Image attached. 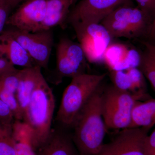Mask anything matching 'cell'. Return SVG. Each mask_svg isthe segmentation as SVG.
<instances>
[{
  "mask_svg": "<svg viewBox=\"0 0 155 155\" xmlns=\"http://www.w3.org/2000/svg\"><path fill=\"white\" fill-rule=\"evenodd\" d=\"M20 70L10 72L0 77V87L16 94L19 85Z\"/></svg>",
  "mask_w": 155,
  "mask_h": 155,
  "instance_id": "603a6c76",
  "label": "cell"
},
{
  "mask_svg": "<svg viewBox=\"0 0 155 155\" xmlns=\"http://www.w3.org/2000/svg\"><path fill=\"white\" fill-rule=\"evenodd\" d=\"M151 98L122 90L114 85L101 93V110L107 129L122 130L129 128L133 108L139 101Z\"/></svg>",
  "mask_w": 155,
  "mask_h": 155,
  "instance_id": "277c9868",
  "label": "cell"
},
{
  "mask_svg": "<svg viewBox=\"0 0 155 155\" xmlns=\"http://www.w3.org/2000/svg\"><path fill=\"white\" fill-rule=\"evenodd\" d=\"M17 69L11 62L0 54V77Z\"/></svg>",
  "mask_w": 155,
  "mask_h": 155,
  "instance_id": "4316f807",
  "label": "cell"
},
{
  "mask_svg": "<svg viewBox=\"0 0 155 155\" xmlns=\"http://www.w3.org/2000/svg\"><path fill=\"white\" fill-rule=\"evenodd\" d=\"M14 123L0 122V155H17Z\"/></svg>",
  "mask_w": 155,
  "mask_h": 155,
  "instance_id": "ffe728a7",
  "label": "cell"
},
{
  "mask_svg": "<svg viewBox=\"0 0 155 155\" xmlns=\"http://www.w3.org/2000/svg\"><path fill=\"white\" fill-rule=\"evenodd\" d=\"M100 87L75 120L72 139L79 155H97L104 145L107 127L101 110Z\"/></svg>",
  "mask_w": 155,
  "mask_h": 155,
  "instance_id": "6da1fadb",
  "label": "cell"
},
{
  "mask_svg": "<svg viewBox=\"0 0 155 155\" xmlns=\"http://www.w3.org/2000/svg\"><path fill=\"white\" fill-rule=\"evenodd\" d=\"M24 0H13L12 1V8L17 6L19 3L22 2Z\"/></svg>",
  "mask_w": 155,
  "mask_h": 155,
  "instance_id": "f546056e",
  "label": "cell"
},
{
  "mask_svg": "<svg viewBox=\"0 0 155 155\" xmlns=\"http://www.w3.org/2000/svg\"><path fill=\"white\" fill-rule=\"evenodd\" d=\"M106 76V74L85 73L72 78L64 91L57 113V121L62 126L73 127L78 116Z\"/></svg>",
  "mask_w": 155,
  "mask_h": 155,
  "instance_id": "3957f363",
  "label": "cell"
},
{
  "mask_svg": "<svg viewBox=\"0 0 155 155\" xmlns=\"http://www.w3.org/2000/svg\"><path fill=\"white\" fill-rule=\"evenodd\" d=\"M110 76L113 85L120 89L139 95L147 93L146 78L138 68L111 71Z\"/></svg>",
  "mask_w": 155,
  "mask_h": 155,
  "instance_id": "5bb4252c",
  "label": "cell"
},
{
  "mask_svg": "<svg viewBox=\"0 0 155 155\" xmlns=\"http://www.w3.org/2000/svg\"><path fill=\"white\" fill-rule=\"evenodd\" d=\"M12 9L10 5L5 0H0V34L3 31L6 25L9 14Z\"/></svg>",
  "mask_w": 155,
  "mask_h": 155,
  "instance_id": "d4e9b609",
  "label": "cell"
},
{
  "mask_svg": "<svg viewBox=\"0 0 155 155\" xmlns=\"http://www.w3.org/2000/svg\"><path fill=\"white\" fill-rule=\"evenodd\" d=\"M0 99L11 109L15 120L23 121V111L18 102L16 94L0 87Z\"/></svg>",
  "mask_w": 155,
  "mask_h": 155,
  "instance_id": "7402d4cb",
  "label": "cell"
},
{
  "mask_svg": "<svg viewBox=\"0 0 155 155\" xmlns=\"http://www.w3.org/2000/svg\"><path fill=\"white\" fill-rule=\"evenodd\" d=\"M145 47L142 54L141 60L138 68L149 81L155 92V45L143 42Z\"/></svg>",
  "mask_w": 155,
  "mask_h": 155,
  "instance_id": "d6986e66",
  "label": "cell"
},
{
  "mask_svg": "<svg viewBox=\"0 0 155 155\" xmlns=\"http://www.w3.org/2000/svg\"><path fill=\"white\" fill-rule=\"evenodd\" d=\"M150 130L143 127L120 130L97 155H147L146 143Z\"/></svg>",
  "mask_w": 155,
  "mask_h": 155,
  "instance_id": "ba28073f",
  "label": "cell"
},
{
  "mask_svg": "<svg viewBox=\"0 0 155 155\" xmlns=\"http://www.w3.org/2000/svg\"><path fill=\"white\" fill-rule=\"evenodd\" d=\"M86 56L79 43L62 38L57 47V68L61 78L75 77L86 73Z\"/></svg>",
  "mask_w": 155,
  "mask_h": 155,
  "instance_id": "9c48e42d",
  "label": "cell"
},
{
  "mask_svg": "<svg viewBox=\"0 0 155 155\" xmlns=\"http://www.w3.org/2000/svg\"><path fill=\"white\" fill-rule=\"evenodd\" d=\"M142 54L134 48L119 43H111L106 50L103 62L111 71L138 68Z\"/></svg>",
  "mask_w": 155,
  "mask_h": 155,
  "instance_id": "7c38bea8",
  "label": "cell"
},
{
  "mask_svg": "<svg viewBox=\"0 0 155 155\" xmlns=\"http://www.w3.org/2000/svg\"><path fill=\"white\" fill-rule=\"evenodd\" d=\"M147 34L150 38L155 41V14L150 25Z\"/></svg>",
  "mask_w": 155,
  "mask_h": 155,
  "instance_id": "f1b7e54d",
  "label": "cell"
},
{
  "mask_svg": "<svg viewBox=\"0 0 155 155\" xmlns=\"http://www.w3.org/2000/svg\"><path fill=\"white\" fill-rule=\"evenodd\" d=\"M151 133L149 134L146 146L147 155H155V125Z\"/></svg>",
  "mask_w": 155,
  "mask_h": 155,
  "instance_id": "83f0119b",
  "label": "cell"
},
{
  "mask_svg": "<svg viewBox=\"0 0 155 155\" xmlns=\"http://www.w3.org/2000/svg\"><path fill=\"white\" fill-rule=\"evenodd\" d=\"M153 18L134 5H125L114 10L101 22L112 38H138L148 33Z\"/></svg>",
  "mask_w": 155,
  "mask_h": 155,
  "instance_id": "5b68a950",
  "label": "cell"
},
{
  "mask_svg": "<svg viewBox=\"0 0 155 155\" xmlns=\"http://www.w3.org/2000/svg\"><path fill=\"white\" fill-rule=\"evenodd\" d=\"M47 0H24L9 16L6 25L27 32H36L43 21Z\"/></svg>",
  "mask_w": 155,
  "mask_h": 155,
  "instance_id": "8fae6325",
  "label": "cell"
},
{
  "mask_svg": "<svg viewBox=\"0 0 155 155\" xmlns=\"http://www.w3.org/2000/svg\"><path fill=\"white\" fill-rule=\"evenodd\" d=\"M15 119L10 107L0 99V122L14 123Z\"/></svg>",
  "mask_w": 155,
  "mask_h": 155,
  "instance_id": "cb8c5ba5",
  "label": "cell"
},
{
  "mask_svg": "<svg viewBox=\"0 0 155 155\" xmlns=\"http://www.w3.org/2000/svg\"><path fill=\"white\" fill-rule=\"evenodd\" d=\"M137 7L153 18L155 14V0H134Z\"/></svg>",
  "mask_w": 155,
  "mask_h": 155,
  "instance_id": "484cf974",
  "label": "cell"
},
{
  "mask_svg": "<svg viewBox=\"0 0 155 155\" xmlns=\"http://www.w3.org/2000/svg\"><path fill=\"white\" fill-rule=\"evenodd\" d=\"M87 61L97 64L103 62L107 48L112 43V37L100 23L78 22L71 24Z\"/></svg>",
  "mask_w": 155,
  "mask_h": 155,
  "instance_id": "8992f818",
  "label": "cell"
},
{
  "mask_svg": "<svg viewBox=\"0 0 155 155\" xmlns=\"http://www.w3.org/2000/svg\"><path fill=\"white\" fill-rule=\"evenodd\" d=\"M5 1L6 2H7L8 3L9 5H10V6L11 7V8H12V1H13V0H5Z\"/></svg>",
  "mask_w": 155,
  "mask_h": 155,
  "instance_id": "4dcf8cb0",
  "label": "cell"
},
{
  "mask_svg": "<svg viewBox=\"0 0 155 155\" xmlns=\"http://www.w3.org/2000/svg\"><path fill=\"white\" fill-rule=\"evenodd\" d=\"M134 5L132 0H81L70 11L67 23H100L117 8Z\"/></svg>",
  "mask_w": 155,
  "mask_h": 155,
  "instance_id": "30bf717a",
  "label": "cell"
},
{
  "mask_svg": "<svg viewBox=\"0 0 155 155\" xmlns=\"http://www.w3.org/2000/svg\"><path fill=\"white\" fill-rule=\"evenodd\" d=\"M73 5L72 0H47L45 18L39 31L51 30L57 26L64 28Z\"/></svg>",
  "mask_w": 155,
  "mask_h": 155,
  "instance_id": "e0dca14e",
  "label": "cell"
},
{
  "mask_svg": "<svg viewBox=\"0 0 155 155\" xmlns=\"http://www.w3.org/2000/svg\"><path fill=\"white\" fill-rule=\"evenodd\" d=\"M155 125V98L139 101L132 111L131 127H143L150 130Z\"/></svg>",
  "mask_w": 155,
  "mask_h": 155,
  "instance_id": "ac0fdd59",
  "label": "cell"
},
{
  "mask_svg": "<svg viewBox=\"0 0 155 155\" xmlns=\"http://www.w3.org/2000/svg\"><path fill=\"white\" fill-rule=\"evenodd\" d=\"M22 46L37 66L46 68L54 45L51 29L27 32L15 28L5 30Z\"/></svg>",
  "mask_w": 155,
  "mask_h": 155,
  "instance_id": "52a82bcc",
  "label": "cell"
},
{
  "mask_svg": "<svg viewBox=\"0 0 155 155\" xmlns=\"http://www.w3.org/2000/svg\"><path fill=\"white\" fill-rule=\"evenodd\" d=\"M36 155H79L72 136L53 128L46 141L36 150Z\"/></svg>",
  "mask_w": 155,
  "mask_h": 155,
  "instance_id": "4fadbf2b",
  "label": "cell"
},
{
  "mask_svg": "<svg viewBox=\"0 0 155 155\" xmlns=\"http://www.w3.org/2000/svg\"><path fill=\"white\" fill-rule=\"evenodd\" d=\"M55 108L52 90L44 78L34 91L23 116V122L29 129L31 143L35 150L51 134Z\"/></svg>",
  "mask_w": 155,
  "mask_h": 155,
  "instance_id": "7a4b0ae2",
  "label": "cell"
},
{
  "mask_svg": "<svg viewBox=\"0 0 155 155\" xmlns=\"http://www.w3.org/2000/svg\"><path fill=\"white\" fill-rule=\"evenodd\" d=\"M41 69L39 66H35L20 70L16 96L23 111V116L34 91L45 78Z\"/></svg>",
  "mask_w": 155,
  "mask_h": 155,
  "instance_id": "9a60e30c",
  "label": "cell"
},
{
  "mask_svg": "<svg viewBox=\"0 0 155 155\" xmlns=\"http://www.w3.org/2000/svg\"><path fill=\"white\" fill-rule=\"evenodd\" d=\"M0 54L14 66L24 68L37 66L26 50L5 31L0 34Z\"/></svg>",
  "mask_w": 155,
  "mask_h": 155,
  "instance_id": "2e32d148",
  "label": "cell"
},
{
  "mask_svg": "<svg viewBox=\"0 0 155 155\" xmlns=\"http://www.w3.org/2000/svg\"><path fill=\"white\" fill-rule=\"evenodd\" d=\"M17 155H36V151L31 143L30 134L26 127H20L14 131Z\"/></svg>",
  "mask_w": 155,
  "mask_h": 155,
  "instance_id": "44dd1931",
  "label": "cell"
},
{
  "mask_svg": "<svg viewBox=\"0 0 155 155\" xmlns=\"http://www.w3.org/2000/svg\"><path fill=\"white\" fill-rule=\"evenodd\" d=\"M72 1H73V3H74V5H75V3L77 2L78 0H72Z\"/></svg>",
  "mask_w": 155,
  "mask_h": 155,
  "instance_id": "1f68e13d",
  "label": "cell"
}]
</instances>
